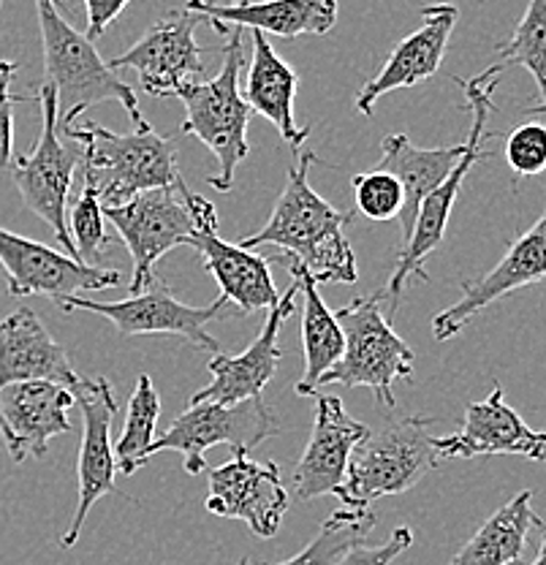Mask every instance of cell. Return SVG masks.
<instances>
[{
	"label": "cell",
	"mask_w": 546,
	"mask_h": 565,
	"mask_svg": "<svg viewBox=\"0 0 546 565\" xmlns=\"http://www.w3.org/2000/svg\"><path fill=\"white\" fill-rule=\"evenodd\" d=\"M319 163L315 152L297 150V163L286 174V185L275 202L269 221L256 234L243 237V247L278 245L315 282H356L354 247L345 237L351 212L334 210L324 196L310 188L308 172Z\"/></svg>",
	"instance_id": "1"
},
{
	"label": "cell",
	"mask_w": 546,
	"mask_h": 565,
	"mask_svg": "<svg viewBox=\"0 0 546 565\" xmlns=\"http://www.w3.org/2000/svg\"><path fill=\"white\" fill-rule=\"evenodd\" d=\"M61 131L79 141L85 185L98 193L104 207L180 180L178 145L156 134L147 120L131 134H115L98 122H72Z\"/></svg>",
	"instance_id": "2"
},
{
	"label": "cell",
	"mask_w": 546,
	"mask_h": 565,
	"mask_svg": "<svg viewBox=\"0 0 546 565\" xmlns=\"http://www.w3.org/2000/svg\"><path fill=\"white\" fill-rule=\"evenodd\" d=\"M36 14L46 82L55 87L61 128L72 126L82 111L104 102H117L131 115L133 126H142L144 115L139 111L137 93L98 55L96 41L76 31L63 17L57 0H36Z\"/></svg>",
	"instance_id": "3"
},
{
	"label": "cell",
	"mask_w": 546,
	"mask_h": 565,
	"mask_svg": "<svg viewBox=\"0 0 546 565\" xmlns=\"http://www.w3.org/2000/svg\"><path fill=\"white\" fill-rule=\"evenodd\" d=\"M104 217L115 223L122 245L133 262L131 294L142 291L156 275V262L174 247L188 245V239L207 226H218V212L204 196L193 193L185 180L172 185L152 188L131 196L122 204L104 207Z\"/></svg>",
	"instance_id": "4"
},
{
	"label": "cell",
	"mask_w": 546,
	"mask_h": 565,
	"mask_svg": "<svg viewBox=\"0 0 546 565\" xmlns=\"http://www.w3.org/2000/svg\"><path fill=\"white\" fill-rule=\"evenodd\" d=\"M243 31L237 28L223 44V66L210 82H185L178 98L185 106L182 131L207 145L218 161V172L210 177L215 191H232L239 163L248 158V122L254 109L239 93V74L245 66Z\"/></svg>",
	"instance_id": "5"
},
{
	"label": "cell",
	"mask_w": 546,
	"mask_h": 565,
	"mask_svg": "<svg viewBox=\"0 0 546 565\" xmlns=\"http://www.w3.org/2000/svg\"><path fill=\"white\" fill-rule=\"evenodd\" d=\"M436 422L430 416H408L375 433L370 429L351 451L345 479L334 498L349 509H370L373 500L414 490L440 462L436 438L427 433Z\"/></svg>",
	"instance_id": "6"
},
{
	"label": "cell",
	"mask_w": 546,
	"mask_h": 565,
	"mask_svg": "<svg viewBox=\"0 0 546 565\" xmlns=\"http://www.w3.org/2000/svg\"><path fill=\"white\" fill-rule=\"evenodd\" d=\"M501 71L503 66H492L486 68L484 74L462 82L468 96V106H471L473 111V126H471V134H468L465 152H462L460 161L454 163V169L446 174V180L440 182L436 191H432L430 196H425V202H421L419 207V215H416L414 234H410L408 243L403 245V253L400 258H397L395 273H392V278L386 280V286L378 291L381 299L386 297L392 299V308L395 310L403 297L405 282L410 278L430 280V275H427L425 269L427 256L436 253L440 243H443L446 226H449L451 210H454L457 196H460L462 182H465V177L471 174L475 161L484 156V141L492 137V134L486 131V120H490L492 109H495V104H492V93H495L497 79H501Z\"/></svg>",
	"instance_id": "7"
},
{
	"label": "cell",
	"mask_w": 546,
	"mask_h": 565,
	"mask_svg": "<svg viewBox=\"0 0 546 565\" xmlns=\"http://www.w3.org/2000/svg\"><path fill=\"white\" fill-rule=\"evenodd\" d=\"M334 318L343 329V356L326 370L315 384V394L329 384L345 388L364 386L375 394L381 405L395 408L397 399L392 386L397 379H414V349L395 332L392 318L381 310V294L356 297L354 302L340 308Z\"/></svg>",
	"instance_id": "8"
},
{
	"label": "cell",
	"mask_w": 546,
	"mask_h": 565,
	"mask_svg": "<svg viewBox=\"0 0 546 565\" xmlns=\"http://www.w3.org/2000/svg\"><path fill=\"white\" fill-rule=\"evenodd\" d=\"M41 102V134L31 156H14L11 177L28 210L36 212L41 221L55 232L57 243L66 247L68 256L76 258V247L68 232V191H72L74 172L79 169L82 147L61 141V115H57V96L50 82L39 87Z\"/></svg>",
	"instance_id": "9"
},
{
	"label": "cell",
	"mask_w": 546,
	"mask_h": 565,
	"mask_svg": "<svg viewBox=\"0 0 546 565\" xmlns=\"http://www.w3.org/2000/svg\"><path fill=\"white\" fill-rule=\"evenodd\" d=\"M55 305L63 313L87 310V313L104 316L107 321L115 323L117 332L128 334V338L131 334H178V338L193 343V349L213 353L221 351V343L207 332L210 323L218 321V318L243 316V310L234 308L223 294L213 305H204V308L180 302L158 275H152V280L147 282L142 291L131 294L122 302H93V299L72 294V297H63Z\"/></svg>",
	"instance_id": "10"
},
{
	"label": "cell",
	"mask_w": 546,
	"mask_h": 565,
	"mask_svg": "<svg viewBox=\"0 0 546 565\" xmlns=\"http://www.w3.org/2000/svg\"><path fill=\"white\" fill-rule=\"evenodd\" d=\"M278 419L264 397L239 399V403H215L202 399L191 403L167 427V433L156 435L150 446V457L161 451H180L185 457V473L199 476L204 470V455L213 446H232V449H256L258 444L278 435Z\"/></svg>",
	"instance_id": "11"
},
{
	"label": "cell",
	"mask_w": 546,
	"mask_h": 565,
	"mask_svg": "<svg viewBox=\"0 0 546 565\" xmlns=\"http://www.w3.org/2000/svg\"><path fill=\"white\" fill-rule=\"evenodd\" d=\"M0 267L11 297H50L52 302L82 291H104L122 282L117 269L87 267L68 253L6 228H0Z\"/></svg>",
	"instance_id": "12"
},
{
	"label": "cell",
	"mask_w": 546,
	"mask_h": 565,
	"mask_svg": "<svg viewBox=\"0 0 546 565\" xmlns=\"http://www.w3.org/2000/svg\"><path fill=\"white\" fill-rule=\"evenodd\" d=\"M289 503V490L280 479L278 465L256 462L248 449H232L226 465L210 470V514L245 522L258 539L278 535Z\"/></svg>",
	"instance_id": "13"
},
{
	"label": "cell",
	"mask_w": 546,
	"mask_h": 565,
	"mask_svg": "<svg viewBox=\"0 0 546 565\" xmlns=\"http://www.w3.org/2000/svg\"><path fill=\"white\" fill-rule=\"evenodd\" d=\"M74 403L82 411V444L76 479H79V500H76L74 520L66 533L61 535L63 550H72L79 541L87 514L104 494L115 490V446H111V422L117 414L115 388L107 379H82L74 388Z\"/></svg>",
	"instance_id": "14"
},
{
	"label": "cell",
	"mask_w": 546,
	"mask_h": 565,
	"mask_svg": "<svg viewBox=\"0 0 546 565\" xmlns=\"http://www.w3.org/2000/svg\"><path fill=\"white\" fill-rule=\"evenodd\" d=\"M202 22L204 17L191 9L172 11L147 28V33L131 50L109 61V68L137 71L139 85L150 96H178V90L191 76L204 74L202 46L196 44V31Z\"/></svg>",
	"instance_id": "15"
},
{
	"label": "cell",
	"mask_w": 546,
	"mask_h": 565,
	"mask_svg": "<svg viewBox=\"0 0 546 565\" xmlns=\"http://www.w3.org/2000/svg\"><path fill=\"white\" fill-rule=\"evenodd\" d=\"M72 388L52 381H11L0 386V438L14 462L41 459L50 440L72 433Z\"/></svg>",
	"instance_id": "16"
},
{
	"label": "cell",
	"mask_w": 546,
	"mask_h": 565,
	"mask_svg": "<svg viewBox=\"0 0 546 565\" xmlns=\"http://www.w3.org/2000/svg\"><path fill=\"white\" fill-rule=\"evenodd\" d=\"M440 459L473 457H525L533 462L546 459V433L531 429L503 399V388L495 384L492 394L465 408L462 429L446 438H436Z\"/></svg>",
	"instance_id": "17"
},
{
	"label": "cell",
	"mask_w": 546,
	"mask_h": 565,
	"mask_svg": "<svg viewBox=\"0 0 546 565\" xmlns=\"http://www.w3.org/2000/svg\"><path fill=\"white\" fill-rule=\"evenodd\" d=\"M546 278V210L544 215L508 247L506 256L479 280L462 286V297L432 318L436 340H451L475 313L490 308L506 294Z\"/></svg>",
	"instance_id": "18"
},
{
	"label": "cell",
	"mask_w": 546,
	"mask_h": 565,
	"mask_svg": "<svg viewBox=\"0 0 546 565\" xmlns=\"http://www.w3.org/2000/svg\"><path fill=\"white\" fill-rule=\"evenodd\" d=\"M297 280H291L289 291L278 299V305L269 308L264 329L256 334L254 343H250L243 353L226 356V353L218 351L210 359L207 370L213 373V381L204 388H199V392H193L191 403H202V399L239 403V399L261 397L264 388H267L269 381L278 373L280 359H283L278 345V334L280 329H283V323L291 318L293 308H297Z\"/></svg>",
	"instance_id": "19"
},
{
	"label": "cell",
	"mask_w": 546,
	"mask_h": 565,
	"mask_svg": "<svg viewBox=\"0 0 546 565\" xmlns=\"http://www.w3.org/2000/svg\"><path fill=\"white\" fill-rule=\"evenodd\" d=\"M370 433L367 424L345 414L340 397L315 394V419L308 449L299 457L291 476V494L297 500H313L334 494L343 484L345 468L354 446Z\"/></svg>",
	"instance_id": "20"
},
{
	"label": "cell",
	"mask_w": 546,
	"mask_h": 565,
	"mask_svg": "<svg viewBox=\"0 0 546 565\" xmlns=\"http://www.w3.org/2000/svg\"><path fill=\"white\" fill-rule=\"evenodd\" d=\"M457 17H460V11L451 3L425 6L421 9L419 31L405 35L400 44L392 50V55L386 57L384 68L362 87L360 96H356V111L370 117L381 96L430 79L440 68V63H443Z\"/></svg>",
	"instance_id": "21"
},
{
	"label": "cell",
	"mask_w": 546,
	"mask_h": 565,
	"mask_svg": "<svg viewBox=\"0 0 546 565\" xmlns=\"http://www.w3.org/2000/svg\"><path fill=\"white\" fill-rule=\"evenodd\" d=\"M11 381H52L72 392L82 384L66 349L31 308L0 321V386Z\"/></svg>",
	"instance_id": "22"
},
{
	"label": "cell",
	"mask_w": 546,
	"mask_h": 565,
	"mask_svg": "<svg viewBox=\"0 0 546 565\" xmlns=\"http://www.w3.org/2000/svg\"><path fill=\"white\" fill-rule=\"evenodd\" d=\"M185 9L202 14L218 35H228V25H234L297 39V35H324L338 22V0H245L223 9L188 0Z\"/></svg>",
	"instance_id": "23"
},
{
	"label": "cell",
	"mask_w": 546,
	"mask_h": 565,
	"mask_svg": "<svg viewBox=\"0 0 546 565\" xmlns=\"http://www.w3.org/2000/svg\"><path fill=\"white\" fill-rule=\"evenodd\" d=\"M188 245L196 247L204 258L207 273L218 280L221 294L243 310V316L254 310H269L278 305L280 291L275 288L269 258L256 256L248 247L232 245L218 237V226H207L193 234Z\"/></svg>",
	"instance_id": "24"
},
{
	"label": "cell",
	"mask_w": 546,
	"mask_h": 565,
	"mask_svg": "<svg viewBox=\"0 0 546 565\" xmlns=\"http://www.w3.org/2000/svg\"><path fill=\"white\" fill-rule=\"evenodd\" d=\"M462 152H465V145L436 147V150L416 147L414 141L403 137V134H392V137H384V141H381L378 169L395 174L403 185V245L408 243L410 234H414L416 215H419L425 196H430L440 182L446 180V174L454 169V163L460 161Z\"/></svg>",
	"instance_id": "25"
},
{
	"label": "cell",
	"mask_w": 546,
	"mask_h": 565,
	"mask_svg": "<svg viewBox=\"0 0 546 565\" xmlns=\"http://www.w3.org/2000/svg\"><path fill=\"white\" fill-rule=\"evenodd\" d=\"M299 79L293 68L269 44L267 33L254 31V61L248 66V98L256 115L267 117L280 137L291 145V150H302V141L310 137V126L299 128L293 117V98H297Z\"/></svg>",
	"instance_id": "26"
},
{
	"label": "cell",
	"mask_w": 546,
	"mask_h": 565,
	"mask_svg": "<svg viewBox=\"0 0 546 565\" xmlns=\"http://www.w3.org/2000/svg\"><path fill=\"white\" fill-rule=\"evenodd\" d=\"M286 262L291 280H297L299 291H302V349H304V375L297 384L299 397H315V384L321 375L343 356L345 338L340 321L334 318L332 310L326 308L324 297L319 294V282L310 278L302 267L289 256L278 258Z\"/></svg>",
	"instance_id": "27"
},
{
	"label": "cell",
	"mask_w": 546,
	"mask_h": 565,
	"mask_svg": "<svg viewBox=\"0 0 546 565\" xmlns=\"http://www.w3.org/2000/svg\"><path fill=\"white\" fill-rule=\"evenodd\" d=\"M533 492L525 490L511 498L501 511L490 516L465 546L451 557L449 565H511L520 563L533 525H542V516L533 514Z\"/></svg>",
	"instance_id": "28"
},
{
	"label": "cell",
	"mask_w": 546,
	"mask_h": 565,
	"mask_svg": "<svg viewBox=\"0 0 546 565\" xmlns=\"http://www.w3.org/2000/svg\"><path fill=\"white\" fill-rule=\"evenodd\" d=\"M161 416V397H158L156 384L147 373L137 379L131 403H128V416L122 435L115 444V462L122 476H133L150 462V446L156 440V424Z\"/></svg>",
	"instance_id": "29"
},
{
	"label": "cell",
	"mask_w": 546,
	"mask_h": 565,
	"mask_svg": "<svg viewBox=\"0 0 546 565\" xmlns=\"http://www.w3.org/2000/svg\"><path fill=\"white\" fill-rule=\"evenodd\" d=\"M497 61L503 68L520 66L531 71L542 93V106L527 111L531 115L546 111V0H527L525 17L516 25L514 35L497 50Z\"/></svg>",
	"instance_id": "30"
},
{
	"label": "cell",
	"mask_w": 546,
	"mask_h": 565,
	"mask_svg": "<svg viewBox=\"0 0 546 565\" xmlns=\"http://www.w3.org/2000/svg\"><path fill=\"white\" fill-rule=\"evenodd\" d=\"M375 527V514L370 509H343L332 511L321 525L315 539L302 552L278 565H332L343 552L364 541V535Z\"/></svg>",
	"instance_id": "31"
},
{
	"label": "cell",
	"mask_w": 546,
	"mask_h": 565,
	"mask_svg": "<svg viewBox=\"0 0 546 565\" xmlns=\"http://www.w3.org/2000/svg\"><path fill=\"white\" fill-rule=\"evenodd\" d=\"M104 204L90 185H82L76 196L72 215H68V232H72L76 258L87 267H101L104 250L109 247L107 228H104Z\"/></svg>",
	"instance_id": "32"
},
{
	"label": "cell",
	"mask_w": 546,
	"mask_h": 565,
	"mask_svg": "<svg viewBox=\"0 0 546 565\" xmlns=\"http://www.w3.org/2000/svg\"><path fill=\"white\" fill-rule=\"evenodd\" d=\"M356 210L370 221H392L400 217L403 210V185L395 174L375 167L373 172L354 177Z\"/></svg>",
	"instance_id": "33"
},
{
	"label": "cell",
	"mask_w": 546,
	"mask_h": 565,
	"mask_svg": "<svg viewBox=\"0 0 546 565\" xmlns=\"http://www.w3.org/2000/svg\"><path fill=\"white\" fill-rule=\"evenodd\" d=\"M506 161L511 172L520 177H536L546 172V126L522 122L506 139Z\"/></svg>",
	"instance_id": "34"
},
{
	"label": "cell",
	"mask_w": 546,
	"mask_h": 565,
	"mask_svg": "<svg viewBox=\"0 0 546 565\" xmlns=\"http://www.w3.org/2000/svg\"><path fill=\"white\" fill-rule=\"evenodd\" d=\"M410 544H414V530L397 527L384 544L367 546L360 541L349 552H343L332 565H392L395 557H400L405 550H410Z\"/></svg>",
	"instance_id": "35"
},
{
	"label": "cell",
	"mask_w": 546,
	"mask_h": 565,
	"mask_svg": "<svg viewBox=\"0 0 546 565\" xmlns=\"http://www.w3.org/2000/svg\"><path fill=\"white\" fill-rule=\"evenodd\" d=\"M17 63L0 61V169H9L14 161V104L20 96H11Z\"/></svg>",
	"instance_id": "36"
},
{
	"label": "cell",
	"mask_w": 546,
	"mask_h": 565,
	"mask_svg": "<svg viewBox=\"0 0 546 565\" xmlns=\"http://www.w3.org/2000/svg\"><path fill=\"white\" fill-rule=\"evenodd\" d=\"M131 3V0H85L87 9V39L96 41L107 33V28L117 17L122 14V9Z\"/></svg>",
	"instance_id": "37"
},
{
	"label": "cell",
	"mask_w": 546,
	"mask_h": 565,
	"mask_svg": "<svg viewBox=\"0 0 546 565\" xmlns=\"http://www.w3.org/2000/svg\"><path fill=\"white\" fill-rule=\"evenodd\" d=\"M196 3L213 6V9H223V6H237V3H245V0H196Z\"/></svg>",
	"instance_id": "38"
},
{
	"label": "cell",
	"mask_w": 546,
	"mask_h": 565,
	"mask_svg": "<svg viewBox=\"0 0 546 565\" xmlns=\"http://www.w3.org/2000/svg\"><path fill=\"white\" fill-rule=\"evenodd\" d=\"M511 565H522V563H511ZM531 565H546V530H544V544H542V552H538L536 563H531Z\"/></svg>",
	"instance_id": "39"
},
{
	"label": "cell",
	"mask_w": 546,
	"mask_h": 565,
	"mask_svg": "<svg viewBox=\"0 0 546 565\" xmlns=\"http://www.w3.org/2000/svg\"><path fill=\"white\" fill-rule=\"evenodd\" d=\"M239 565H254V563H250V561H248V557H245V561H243V563H239Z\"/></svg>",
	"instance_id": "40"
},
{
	"label": "cell",
	"mask_w": 546,
	"mask_h": 565,
	"mask_svg": "<svg viewBox=\"0 0 546 565\" xmlns=\"http://www.w3.org/2000/svg\"><path fill=\"white\" fill-rule=\"evenodd\" d=\"M0 3H3V0H0Z\"/></svg>",
	"instance_id": "41"
}]
</instances>
